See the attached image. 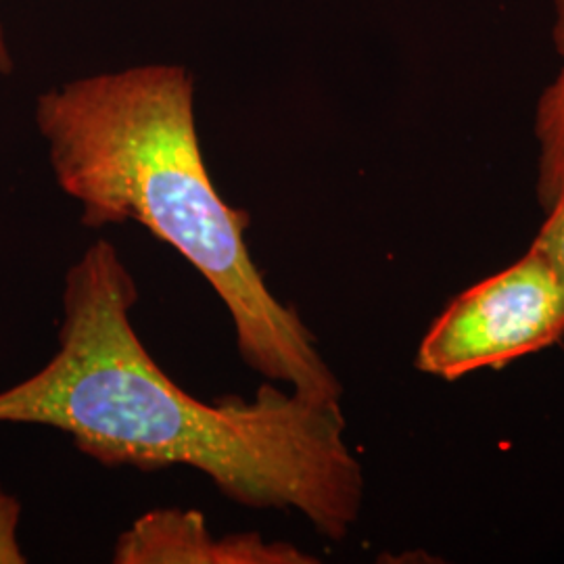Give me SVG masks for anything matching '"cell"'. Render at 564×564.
<instances>
[{"instance_id":"6da1fadb","label":"cell","mask_w":564,"mask_h":564,"mask_svg":"<svg viewBox=\"0 0 564 564\" xmlns=\"http://www.w3.org/2000/svg\"><path fill=\"white\" fill-rule=\"evenodd\" d=\"M134 276L109 241L65 274L59 347L0 391V424L69 435L102 466H191L237 505L297 510L330 542L360 521L364 470L345 442L341 402L265 383L253 400L207 403L172 381L132 326Z\"/></svg>"},{"instance_id":"7a4b0ae2","label":"cell","mask_w":564,"mask_h":564,"mask_svg":"<svg viewBox=\"0 0 564 564\" xmlns=\"http://www.w3.org/2000/svg\"><path fill=\"white\" fill-rule=\"evenodd\" d=\"M36 126L86 228L144 226L218 293L242 362L305 398L341 402V381L316 337L270 293L251 258L249 214L224 202L209 176L195 80L182 65H137L51 88L36 102Z\"/></svg>"},{"instance_id":"3957f363","label":"cell","mask_w":564,"mask_h":564,"mask_svg":"<svg viewBox=\"0 0 564 564\" xmlns=\"http://www.w3.org/2000/svg\"><path fill=\"white\" fill-rule=\"evenodd\" d=\"M563 339L564 282L544 253L529 245L523 258L445 305L424 333L414 366L429 377L458 381Z\"/></svg>"},{"instance_id":"277c9868","label":"cell","mask_w":564,"mask_h":564,"mask_svg":"<svg viewBox=\"0 0 564 564\" xmlns=\"http://www.w3.org/2000/svg\"><path fill=\"white\" fill-rule=\"evenodd\" d=\"M116 564H314L318 558L260 533L214 535L202 512L155 508L128 527L113 547Z\"/></svg>"},{"instance_id":"5b68a950","label":"cell","mask_w":564,"mask_h":564,"mask_svg":"<svg viewBox=\"0 0 564 564\" xmlns=\"http://www.w3.org/2000/svg\"><path fill=\"white\" fill-rule=\"evenodd\" d=\"M554 11L556 21L552 34L563 65L538 101L533 126L540 144L535 191L544 212L564 195V0H554Z\"/></svg>"},{"instance_id":"8992f818","label":"cell","mask_w":564,"mask_h":564,"mask_svg":"<svg viewBox=\"0 0 564 564\" xmlns=\"http://www.w3.org/2000/svg\"><path fill=\"white\" fill-rule=\"evenodd\" d=\"M20 500L0 485V564L28 563L20 544Z\"/></svg>"},{"instance_id":"52a82bcc","label":"cell","mask_w":564,"mask_h":564,"mask_svg":"<svg viewBox=\"0 0 564 564\" xmlns=\"http://www.w3.org/2000/svg\"><path fill=\"white\" fill-rule=\"evenodd\" d=\"M531 247L544 253L564 282V195L545 212V223Z\"/></svg>"},{"instance_id":"ba28073f","label":"cell","mask_w":564,"mask_h":564,"mask_svg":"<svg viewBox=\"0 0 564 564\" xmlns=\"http://www.w3.org/2000/svg\"><path fill=\"white\" fill-rule=\"evenodd\" d=\"M11 72H13V57H11L9 44L4 39V30L0 23V74H11Z\"/></svg>"}]
</instances>
